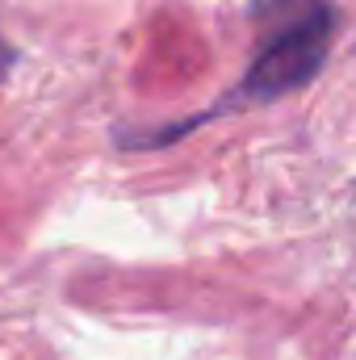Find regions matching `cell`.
<instances>
[{"label":"cell","mask_w":356,"mask_h":360,"mask_svg":"<svg viewBox=\"0 0 356 360\" xmlns=\"http://www.w3.org/2000/svg\"><path fill=\"white\" fill-rule=\"evenodd\" d=\"M256 13H265V34H260V46L243 72V80L227 92L218 105L184 117L177 126H155V134H126L117 130V147L126 151H151V147H168L184 139L189 130L222 117V113H235V109H252V105H268V101H281L289 92L306 89L327 55H331V38H336V8L327 0H260Z\"/></svg>","instance_id":"cell-1"}]
</instances>
